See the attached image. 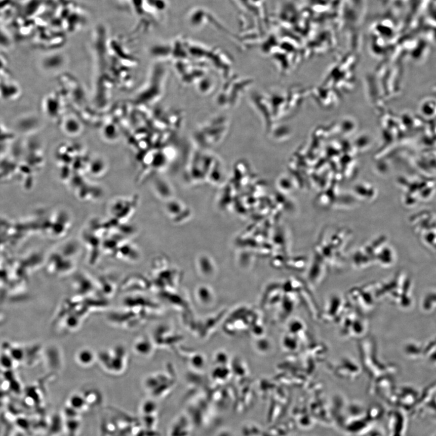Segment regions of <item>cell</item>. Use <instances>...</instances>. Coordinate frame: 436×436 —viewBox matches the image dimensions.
Listing matches in <instances>:
<instances>
[{
	"mask_svg": "<svg viewBox=\"0 0 436 436\" xmlns=\"http://www.w3.org/2000/svg\"><path fill=\"white\" fill-rule=\"evenodd\" d=\"M153 347L150 339L145 336H140L134 341L133 350L139 356L147 358L152 353Z\"/></svg>",
	"mask_w": 436,
	"mask_h": 436,
	"instance_id": "obj_4",
	"label": "cell"
},
{
	"mask_svg": "<svg viewBox=\"0 0 436 436\" xmlns=\"http://www.w3.org/2000/svg\"><path fill=\"white\" fill-rule=\"evenodd\" d=\"M97 363L108 375L117 376L125 374L129 366V354L122 345L102 349L97 353Z\"/></svg>",
	"mask_w": 436,
	"mask_h": 436,
	"instance_id": "obj_1",
	"label": "cell"
},
{
	"mask_svg": "<svg viewBox=\"0 0 436 436\" xmlns=\"http://www.w3.org/2000/svg\"><path fill=\"white\" fill-rule=\"evenodd\" d=\"M75 360L83 369H89L97 363V353L91 348H83L76 352Z\"/></svg>",
	"mask_w": 436,
	"mask_h": 436,
	"instance_id": "obj_3",
	"label": "cell"
},
{
	"mask_svg": "<svg viewBox=\"0 0 436 436\" xmlns=\"http://www.w3.org/2000/svg\"><path fill=\"white\" fill-rule=\"evenodd\" d=\"M192 431V423L189 417L181 414L172 423L169 429V436H191Z\"/></svg>",
	"mask_w": 436,
	"mask_h": 436,
	"instance_id": "obj_2",
	"label": "cell"
}]
</instances>
